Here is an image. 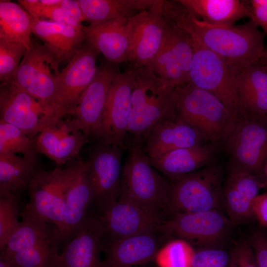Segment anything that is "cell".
<instances>
[{"mask_svg":"<svg viewBox=\"0 0 267 267\" xmlns=\"http://www.w3.org/2000/svg\"><path fill=\"white\" fill-rule=\"evenodd\" d=\"M161 13L220 56L236 77L258 62L266 50V35L251 20L238 25H211L200 20L178 0H164Z\"/></svg>","mask_w":267,"mask_h":267,"instance_id":"6da1fadb","label":"cell"},{"mask_svg":"<svg viewBox=\"0 0 267 267\" xmlns=\"http://www.w3.org/2000/svg\"><path fill=\"white\" fill-rule=\"evenodd\" d=\"M135 75L126 136L131 139L129 147L141 148L156 126L177 119V96L176 87L148 66L135 68Z\"/></svg>","mask_w":267,"mask_h":267,"instance_id":"7a4b0ae2","label":"cell"},{"mask_svg":"<svg viewBox=\"0 0 267 267\" xmlns=\"http://www.w3.org/2000/svg\"><path fill=\"white\" fill-rule=\"evenodd\" d=\"M177 118L222 146L237 121L216 96L190 83L175 88Z\"/></svg>","mask_w":267,"mask_h":267,"instance_id":"3957f363","label":"cell"},{"mask_svg":"<svg viewBox=\"0 0 267 267\" xmlns=\"http://www.w3.org/2000/svg\"><path fill=\"white\" fill-rule=\"evenodd\" d=\"M223 169L216 162L171 179L167 211L172 215L224 207Z\"/></svg>","mask_w":267,"mask_h":267,"instance_id":"277c9868","label":"cell"},{"mask_svg":"<svg viewBox=\"0 0 267 267\" xmlns=\"http://www.w3.org/2000/svg\"><path fill=\"white\" fill-rule=\"evenodd\" d=\"M122 170L118 199L134 203L151 212L167 211L169 183L152 166L142 148L130 147Z\"/></svg>","mask_w":267,"mask_h":267,"instance_id":"5b68a950","label":"cell"},{"mask_svg":"<svg viewBox=\"0 0 267 267\" xmlns=\"http://www.w3.org/2000/svg\"><path fill=\"white\" fill-rule=\"evenodd\" d=\"M79 162L64 169L39 170L28 187L29 201L20 215L53 224L60 232L65 219L67 191Z\"/></svg>","mask_w":267,"mask_h":267,"instance_id":"8992f818","label":"cell"},{"mask_svg":"<svg viewBox=\"0 0 267 267\" xmlns=\"http://www.w3.org/2000/svg\"><path fill=\"white\" fill-rule=\"evenodd\" d=\"M223 146L229 157L228 170L245 171L263 178L267 161V115L241 116Z\"/></svg>","mask_w":267,"mask_h":267,"instance_id":"52a82bcc","label":"cell"},{"mask_svg":"<svg viewBox=\"0 0 267 267\" xmlns=\"http://www.w3.org/2000/svg\"><path fill=\"white\" fill-rule=\"evenodd\" d=\"M190 37L193 53L189 83L216 96L238 120L241 108L236 76L220 56Z\"/></svg>","mask_w":267,"mask_h":267,"instance_id":"ba28073f","label":"cell"},{"mask_svg":"<svg viewBox=\"0 0 267 267\" xmlns=\"http://www.w3.org/2000/svg\"><path fill=\"white\" fill-rule=\"evenodd\" d=\"M234 225L222 211L212 210L173 214L159 230L201 248H222Z\"/></svg>","mask_w":267,"mask_h":267,"instance_id":"9c48e42d","label":"cell"},{"mask_svg":"<svg viewBox=\"0 0 267 267\" xmlns=\"http://www.w3.org/2000/svg\"><path fill=\"white\" fill-rule=\"evenodd\" d=\"M99 53L85 41L67 66L60 72L52 105L54 124L66 115H71L85 89L93 78Z\"/></svg>","mask_w":267,"mask_h":267,"instance_id":"30bf717a","label":"cell"},{"mask_svg":"<svg viewBox=\"0 0 267 267\" xmlns=\"http://www.w3.org/2000/svg\"><path fill=\"white\" fill-rule=\"evenodd\" d=\"M59 62L44 45L34 44L27 50L9 83L38 100L50 112ZM54 122V120H53Z\"/></svg>","mask_w":267,"mask_h":267,"instance_id":"8fae6325","label":"cell"},{"mask_svg":"<svg viewBox=\"0 0 267 267\" xmlns=\"http://www.w3.org/2000/svg\"><path fill=\"white\" fill-rule=\"evenodd\" d=\"M135 68L120 73L113 81L103 115L94 134L100 144L125 148L135 85Z\"/></svg>","mask_w":267,"mask_h":267,"instance_id":"7c38bea8","label":"cell"},{"mask_svg":"<svg viewBox=\"0 0 267 267\" xmlns=\"http://www.w3.org/2000/svg\"><path fill=\"white\" fill-rule=\"evenodd\" d=\"M193 53L190 36L166 19L160 47L147 66L173 86H181L189 82Z\"/></svg>","mask_w":267,"mask_h":267,"instance_id":"4fadbf2b","label":"cell"},{"mask_svg":"<svg viewBox=\"0 0 267 267\" xmlns=\"http://www.w3.org/2000/svg\"><path fill=\"white\" fill-rule=\"evenodd\" d=\"M120 73L118 64L108 60L97 66L71 115L73 118L67 120L72 128L87 136L94 135L101 121L111 85Z\"/></svg>","mask_w":267,"mask_h":267,"instance_id":"5bb4252c","label":"cell"},{"mask_svg":"<svg viewBox=\"0 0 267 267\" xmlns=\"http://www.w3.org/2000/svg\"><path fill=\"white\" fill-rule=\"evenodd\" d=\"M0 120L21 129L32 138L54 124L52 115L38 100L10 83L0 89Z\"/></svg>","mask_w":267,"mask_h":267,"instance_id":"9a60e30c","label":"cell"},{"mask_svg":"<svg viewBox=\"0 0 267 267\" xmlns=\"http://www.w3.org/2000/svg\"><path fill=\"white\" fill-rule=\"evenodd\" d=\"M123 148L116 145L100 144L89 160V178L98 215L119 199Z\"/></svg>","mask_w":267,"mask_h":267,"instance_id":"2e32d148","label":"cell"},{"mask_svg":"<svg viewBox=\"0 0 267 267\" xmlns=\"http://www.w3.org/2000/svg\"><path fill=\"white\" fill-rule=\"evenodd\" d=\"M162 0L151 9L142 11L128 22L129 52L132 67L147 66L157 53L163 39L166 19L161 12Z\"/></svg>","mask_w":267,"mask_h":267,"instance_id":"e0dca14e","label":"cell"},{"mask_svg":"<svg viewBox=\"0 0 267 267\" xmlns=\"http://www.w3.org/2000/svg\"><path fill=\"white\" fill-rule=\"evenodd\" d=\"M97 216L103 224L108 240L156 232L164 221L163 215L121 199Z\"/></svg>","mask_w":267,"mask_h":267,"instance_id":"ac0fdd59","label":"cell"},{"mask_svg":"<svg viewBox=\"0 0 267 267\" xmlns=\"http://www.w3.org/2000/svg\"><path fill=\"white\" fill-rule=\"evenodd\" d=\"M105 230L97 216L89 214L60 254L58 267H104L101 259Z\"/></svg>","mask_w":267,"mask_h":267,"instance_id":"d6986e66","label":"cell"},{"mask_svg":"<svg viewBox=\"0 0 267 267\" xmlns=\"http://www.w3.org/2000/svg\"><path fill=\"white\" fill-rule=\"evenodd\" d=\"M89 161H80L77 172L67 191L65 215L60 230L66 245L76 234L89 215L94 203V194L89 178Z\"/></svg>","mask_w":267,"mask_h":267,"instance_id":"ffe728a7","label":"cell"},{"mask_svg":"<svg viewBox=\"0 0 267 267\" xmlns=\"http://www.w3.org/2000/svg\"><path fill=\"white\" fill-rule=\"evenodd\" d=\"M37 151L62 165L78 157L88 136L72 128L67 120L46 127L34 139Z\"/></svg>","mask_w":267,"mask_h":267,"instance_id":"44dd1931","label":"cell"},{"mask_svg":"<svg viewBox=\"0 0 267 267\" xmlns=\"http://www.w3.org/2000/svg\"><path fill=\"white\" fill-rule=\"evenodd\" d=\"M156 232H147L114 240L104 245V267H139L154 260L159 249Z\"/></svg>","mask_w":267,"mask_h":267,"instance_id":"7402d4cb","label":"cell"},{"mask_svg":"<svg viewBox=\"0 0 267 267\" xmlns=\"http://www.w3.org/2000/svg\"><path fill=\"white\" fill-rule=\"evenodd\" d=\"M128 20L118 18L84 26L86 41L107 60L117 64L127 62L129 52Z\"/></svg>","mask_w":267,"mask_h":267,"instance_id":"603a6c76","label":"cell"},{"mask_svg":"<svg viewBox=\"0 0 267 267\" xmlns=\"http://www.w3.org/2000/svg\"><path fill=\"white\" fill-rule=\"evenodd\" d=\"M198 131L178 119L163 122L150 133L142 149L150 158H155L171 151L206 143Z\"/></svg>","mask_w":267,"mask_h":267,"instance_id":"cb8c5ba5","label":"cell"},{"mask_svg":"<svg viewBox=\"0 0 267 267\" xmlns=\"http://www.w3.org/2000/svg\"><path fill=\"white\" fill-rule=\"evenodd\" d=\"M222 145L209 142L177 149L155 158L152 166L171 179L197 171L214 162Z\"/></svg>","mask_w":267,"mask_h":267,"instance_id":"d4e9b609","label":"cell"},{"mask_svg":"<svg viewBox=\"0 0 267 267\" xmlns=\"http://www.w3.org/2000/svg\"><path fill=\"white\" fill-rule=\"evenodd\" d=\"M32 33L43 41L60 63L68 62L86 41L83 29L50 20L33 19Z\"/></svg>","mask_w":267,"mask_h":267,"instance_id":"484cf974","label":"cell"},{"mask_svg":"<svg viewBox=\"0 0 267 267\" xmlns=\"http://www.w3.org/2000/svg\"><path fill=\"white\" fill-rule=\"evenodd\" d=\"M241 115H267V70L259 61L236 77Z\"/></svg>","mask_w":267,"mask_h":267,"instance_id":"4316f807","label":"cell"},{"mask_svg":"<svg viewBox=\"0 0 267 267\" xmlns=\"http://www.w3.org/2000/svg\"><path fill=\"white\" fill-rule=\"evenodd\" d=\"M200 20L217 26H230L245 17L251 18L246 0H178Z\"/></svg>","mask_w":267,"mask_h":267,"instance_id":"83f0119b","label":"cell"},{"mask_svg":"<svg viewBox=\"0 0 267 267\" xmlns=\"http://www.w3.org/2000/svg\"><path fill=\"white\" fill-rule=\"evenodd\" d=\"M22 221L8 240L0 255L8 254L45 244L63 243L60 232L53 224L20 215Z\"/></svg>","mask_w":267,"mask_h":267,"instance_id":"f1b7e54d","label":"cell"},{"mask_svg":"<svg viewBox=\"0 0 267 267\" xmlns=\"http://www.w3.org/2000/svg\"><path fill=\"white\" fill-rule=\"evenodd\" d=\"M85 20L90 23L127 18L153 8L158 0H78Z\"/></svg>","mask_w":267,"mask_h":267,"instance_id":"f546056e","label":"cell"},{"mask_svg":"<svg viewBox=\"0 0 267 267\" xmlns=\"http://www.w3.org/2000/svg\"><path fill=\"white\" fill-rule=\"evenodd\" d=\"M38 171L36 158L17 154L0 155V192L19 195L28 187Z\"/></svg>","mask_w":267,"mask_h":267,"instance_id":"4dcf8cb0","label":"cell"},{"mask_svg":"<svg viewBox=\"0 0 267 267\" xmlns=\"http://www.w3.org/2000/svg\"><path fill=\"white\" fill-rule=\"evenodd\" d=\"M33 18L20 5L8 0H0V38L23 44L30 49L33 45Z\"/></svg>","mask_w":267,"mask_h":267,"instance_id":"1f68e13d","label":"cell"},{"mask_svg":"<svg viewBox=\"0 0 267 267\" xmlns=\"http://www.w3.org/2000/svg\"><path fill=\"white\" fill-rule=\"evenodd\" d=\"M58 243L45 244L14 253L0 255L14 267H58Z\"/></svg>","mask_w":267,"mask_h":267,"instance_id":"d6a6232c","label":"cell"},{"mask_svg":"<svg viewBox=\"0 0 267 267\" xmlns=\"http://www.w3.org/2000/svg\"><path fill=\"white\" fill-rule=\"evenodd\" d=\"M36 152L34 140L19 128L0 120V155L19 153L36 158Z\"/></svg>","mask_w":267,"mask_h":267,"instance_id":"836d02e7","label":"cell"},{"mask_svg":"<svg viewBox=\"0 0 267 267\" xmlns=\"http://www.w3.org/2000/svg\"><path fill=\"white\" fill-rule=\"evenodd\" d=\"M195 251L191 244L179 238L160 248L154 261L158 267H191Z\"/></svg>","mask_w":267,"mask_h":267,"instance_id":"e575fe53","label":"cell"},{"mask_svg":"<svg viewBox=\"0 0 267 267\" xmlns=\"http://www.w3.org/2000/svg\"><path fill=\"white\" fill-rule=\"evenodd\" d=\"M19 195L0 192V251L20 225Z\"/></svg>","mask_w":267,"mask_h":267,"instance_id":"d590c367","label":"cell"},{"mask_svg":"<svg viewBox=\"0 0 267 267\" xmlns=\"http://www.w3.org/2000/svg\"><path fill=\"white\" fill-rule=\"evenodd\" d=\"M223 195L224 208L229 219L235 225L245 222L253 217V201L226 183L223 186Z\"/></svg>","mask_w":267,"mask_h":267,"instance_id":"8d00e7d4","label":"cell"},{"mask_svg":"<svg viewBox=\"0 0 267 267\" xmlns=\"http://www.w3.org/2000/svg\"><path fill=\"white\" fill-rule=\"evenodd\" d=\"M27 50L22 44L0 38V80L2 83L11 81Z\"/></svg>","mask_w":267,"mask_h":267,"instance_id":"74e56055","label":"cell"},{"mask_svg":"<svg viewBox=\"0 0 267 267\" xmlns=\"http://www.w3.org/2000/svg\"><path fill=\"white\" fill-rule=\"evenodd\" d=\"M229 252L222 248H203L195 250L191 267H230Z\"/></svg>","mask_w":267,"mask_h":267,"instance_id":"f35d334b","label":"cell"},{"mask_svg":"<svg viewBox=\"0 0 267 267\" xmlns=\"http://www.w3.org/2000/svg\"><path fill=\"white\" fill-rule=\"evenodd\" d=\"M31 16L35 21L46 18L50 21L67 24L78 30H82L84 26L71 20L59 5L45 6L41 2L40 0L32 9Z\"/></svg>","mask_w":267,"mask_h":267,"instance_id":"ab89813d","label":"cell"},{"mask_svg":"<svg viewBox=\"0 0 267 267\" xmlns=\"http://www.w3.org/2000/svg\"><path fill=\"white\" fill-rule=\"evenodd\" d=\"M229 253L230 267H259L249 241L237 242Z\"/></svg>","mask_w":267,"mask_h":267,"instance_id":"60d3db41","label":"cell"},{"mask_svg":"<svg viewBox=\"0 0 267 267\" xmlns=\"http://www.w3.org/2000/svg\"><path fill=\"white\" fill-rule=\"evenodd\" d=\"M251 12L250 20L260 27L267 36V0H246ZM264 53L267 54V49Z\"/></svg>","mask_w":267,"mask_h":267,"instance_id":"b9f144b4","label":"cell"},{"mask_svg":"<svg viewBox=\"0 0 267 267\" xmlns=\"http://www.w3.org/2000/svg\"><path fill=\"white\" fill-rule=\"evenodd\" d=\"M249 242L259 267H267V237L261 232L256 231Z\"/></svg>","mask_w":267,"mask_h":267,"instance_id":"7bdbcfd3","label":"cell"},{"mask_svg":"<svg viewBox=\"0 0 267 267\" xmlns=\"http://www.w3.org/2000/svg\"><path fill=\"white\" fill-rule=\"evenodd\" d=\"M253 217L260 224L267 227V192L259 194L254 200L252 205Z\"/></svg>","mask_w":267,"mask_h":267,"instance_id":"ee69618b","label":"cell"},{"mask_svg":"<svg viewBox=\"0 0 267 267\" xmlns=\"http://www.w3.org/2000/svg\"><path fill=\"white\" fill-rule=\"evenodd\" d=\"M68 17L74 22L82 24L85 21L78 0H62L59 5Z\"/></svg>","mask_w":267,"mask_h":267,"instance_id":"f6af8a7d","label":"cell"},{"mask_svg":"<svg viewBox=\"0 0 267 267\" xmlns=\"http://www.w3.org/2000/svg\"><path fill=\"white\" fill-rule=\"evenodd\" d=\"M41 2L47 6L59 5L62 0H40Z\"/></svg>","mask_w":267,"mask_h":267,"instance_id":"bcb514c9","label":"cell"},{"mask_svg":"<svg viewBox=\"0 0 267 267\" xmlns=\"http://www.w3.org/2000/svg\"><path fill=\"white\" fill-rule=\"evenodd\" d=\"M263 178L265 182L266 186H267V161H266L264 167Z\"/></svg>","mask_w":267,"mask_h":267,"instance_id":"7dc6e473","label":"cell"},{"mask_svg":"<svg viewBox=\"0 0 267 267\" xmlns=\"http://www.w3.org/2000/svg\"><path fill=\"white\" fill-rule=\"evenodd\" d=\"M0 267H14L6 261L0 259Z\"/></svg>","mask_w":267,"mask_h":267,"instance_id":"c3c4849f","label":"cell"},{"mask_svg":"<svg viewBox=\"0 0 267 267\" xmlns=\"http://www.w3.org/2000/svg\"><path fill=\"white\" fill-rule=\"evenodd\" d=\"M259 61L265 66L266 70H267V59L261 58Z\"/></svg>","mask_w":267,"mask_h":267,"instance_id":"681fc988","label":"cell"},{"mask_svg":"<svg viewBox=\"0 0 267 267\" xmlns=\"http://www.w3.org/2000/svg\"><path fill=\"white\" fill-rule=\"evenodd\" d=\"M261 58H265L267 59V54L264 53Z\"/></svg>","mask_w":267,"mask_h":267,"instance_id":"f907efd6","label":"cell"}]
</instances>
